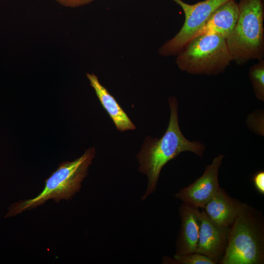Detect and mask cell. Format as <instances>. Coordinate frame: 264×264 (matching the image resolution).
<instances>
[{
	"label": "cell",
	"mask_w": 264,
	"mask_h": 264,
	"mask_svg": "<svg viewBox=\"0 0 264 264\" xmlns=\"http://www.w3.org/2000/svg\"><path fill=\"white\" fill-rule=\"evenodd\" d=\"M171 114L167 129L160 139L147 136L136 157L139 163L140 172L147 177L148 183L144 194L145 199L156 189L161 169L170 160L180 153L189 151L202 157L204 145L197 141H190L182 133L178 121V103L174 97L169 98Z\"/></svg>",
	"instance_id": "cell-1"
},
{
	"label": "cell",
	"mask_w": 264,
	"mask_h": 264,
	"mask_svg": "<svg viewBox=\"0 0 264 264\" xmlns=\"http://www.w3.org/2000/svg\"><path fill=\"white\" fill-rule=\"evenodd\" d=\"M95 154V148H89L74 161L60 163L45 180L44 187L38 195L31 199L20 200L11 204L4 217L15 216L26 210H32L49 199H53L56 203L62 199H71L81 188L82 182L88 175Z\"/></svg>",
	"instance_id": "cell-2"
},
{
	"label": "cell",
	"mask_w": 264,
	"mask_h": 264,
	"mask_svg": "<svg viewBox=\"0 0 264 264\" xmlns=\"http://www.w3.org/2000/svg\"><path fill=\"white\" fill-rule=\"evenodd\" d=\"M264 263V219L262 212L244 203L230 228L220 264Z\"/></svg>",
	"instance_id": "cell-3"
},
{
	"label": "cell",
	"mask_w": 264,
	"mask_h": 264,
	"mask_svg": "<svg viewBox=\"0 0 264 264\" xmlns=\"http://www.w3.org/2000/svg\"><path fill=\"white\" fill-rule=\"evenodd\" d=\"M236 24L225 40L238 65L264 58V0H240Z\"/></svg>",
	"instance_id": "cell-4"
},
{
	"label": "cell",
	"mask_w": 264,
	"mask_h": 264,
	"mask_svg": "<svg viewBox=\"0 0 264 264\" xmlns=\"http://www.w3.org/2000/svg\"><path fill=\"white\" fill-rule=\"evenodd\" d=\"M176 55L178 68L192 74L217 75L232 61L225 39L214 34L193 38Z\"/></svg>",
	"instance_id": "cell-5"
},
{
	"label": "cell",
	"mask_w": 264,
	"mask_h": 264,
	"mask_svg": "<svg viewBox=\"0 0 264 264\" xmlns=\"http://www.w3.org/2000/svg\"><path fill=\"white\" fill-rule=\"evenodd\" d=\"M173 0L183 9L185 20L179 32L159 48V54L165 57L176 55L193 38L213 12L229 0H204L194 4L186 3L181 0Z\"/></svg>",
	"instance_id": "cell-6"
},
{
	"label": "cell",
	"mask_w": 264,
	"mask_h": 264,
	"mask_svg": "<svg viewBox=\"0 0 264 264\" xmlns=\"http://www.w3.org/2000/svg\"><path fill=\"white\" fill-rule=\"evenodd\" d=\"M224 155L219 154L206 166L203 174L175 196L183 203L201 208L220 190L218 174Z\"/></svg>",
	"instance_id": "cell-7"
},
{
	"label": "cell",
	"mask_w": 264,
	"mask_h": 264,
	"mask_svg": "<svg viewBox=\"0 0 264 264\" xmlns=\"http://www.w3.org/2000/svg\"><path fill=\"white\" fill-rule=\"evenodd\" d=\"M200 212L201 222L196 252L207 256L215 264H219L225 252L230 227L217 224L202 209Z\"/></svg>",
	"instance_id": "cell-8"
},
{
	"label": "cell",
	"mask_w": 264,
	"mask_h": 264,
	"mask_svg": "<svg viewBox=\"0 0 264 264\" xmlns=\"http://www.w3.org/2000/svg\"><path fill=\"white\" fill-rule=\"evenodd\" d=\"M181 224L176 242V255L195 252L201 222L199 208L183 203L179 208Z\"/></svg>",
	"instance_id": "cell-9"
},
{
	"label": "cell",
	"mask_w": 264,
	"mask_h": 264,
	"mask_svg": "<svg viewBox=\"0 0 264 264\" xmlns=\"http://www.w3.org/2000/svg\"><path fill=\"white\" fill-rule=\"evenodd\" d=\"M244 204L230 197L224 189L220 188L201 209L217 224L223 227H230Z\"/></svg>",
	"instance_id": "cell-10"
},
{
	"label": "cell",
	"mask_w": 264,
	"mask_h": 264,
	"mask_svg": "<svg viewBox=\"0 0 264 264\" xmlns=\"http://www.w3.org/2000/svg\"><path fill=\"white\" fill-rule=\"evenodd\" d=\"M238 16V3L235 0H228L213 12L193 38L199 35L214 34L226 40L232 32Z\"/></svg>",
	"instance_id": "cell-11"
},
{
	"label": "cell",
	"mask_w": 264,
	"mask_h": 264,
	"mask_svg": "<svg viewBox=\"0 0 264 264\" xmlns=\"http://www.w3.org/2000/svg\"><path fill=\"white\" fill-rule=\"evenodd\" d=\"M87 77L101 104L113 121L116 129L121 132L135 129L134 124L114 97L99 82L97 76L94 74L87 73Z\"/></svg>",
	"instance_id": "cell-12"
},
{
	"label": "cell",
	"mask_w": 264,
	"mask_h": 264,
	"mask_svg": "<svg viewBox=\"0 0 264 264\" xmlns=\"http://www.w3.org/2000/svg\"><path fill=\"white\" fill-rule=\"evenodd\" d=\"M249 76L256 98L264 101V60L252 66L249 70Z\"/></svg>",
	"instance_id": "cell-13"
},
{
	"label": "cell",
	"mask_w": 264,
	"mask_h": 264,
	"mask_svg": "<svg viewBox=\"0 0 264 264\" xmlns=\"http://www.w3.org/2000/svg\"><path fill=\"white\" fill-rule=\"evenodd\" d=\"M163 264H215L209 257L202 254L193 252L182 255H176L173 258L164 257Z\"/></svg>",
	"instance_id": "cell-14"
},
{
	"label": "cell",
	"mask_w": 264,
	"mask_h": 264,
	"mask_svg": "<svg viewBox=\"0 0 264 264\" xmlns=\"http://www.w3.org/2000/svg\"><path fill=\"white\" fill-rule=\"evenodd\" d=\"M254 186L257 191L262 195H264V172L259 171L252 177Z\"/></svg>",
	"instance_id": "cell-15"
},
{
	"label": "cell",
	"mask_w": 264,
	"mask_h": 264,
	"mask_svg": "<svg viewBox=\"0 0 264 264\" xmlns=\"http://www.w3.org/2000/svg\"><path fill=\"white\" fill-rule=\"evenodd\" d=\"M60 5L70 8H75L93 2L95 0H54Z\"/></svg>",
	"instance_id": "cell-16"
}]
</instances>
